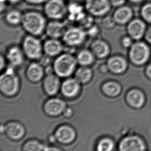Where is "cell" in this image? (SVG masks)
Wrapping results in <instances>:
<instances>
[{
	"mask_svg": "<svg viewBox=\"0 0 151 151\" xmlns=\"http://www.w3.org/2000/svg\"><path fill=\"white\" fill-rule=\"evenodd\" d=\"M49 140L51 143H54L55 142H56V141H57V139L56 138L55 135L50 136L49 138Z\"/></svg>",
	"mask_w": 151,
	"mask_h": 151,
	"instance_id": "40",
	"label": "cell"
},
{
	"mask_svg": "<svg viewBox=\"0 0 151 151\" xmlns=\"http://www.w3.org/2000/svg\"><path fill=\"white\" fill-rule=\"evenodd\" d=\"M109 1L111 6L119 7L120 6H123L126 0H109Z\"/></svg>",
	"mask_w": 151,
	"mask_h": 151,
	"instance_id": "33",
	"label": "cell"
},
{
	"mask_svg": "<svg viewBox=\"0 0 151 151\" xmlns=\"http://www.w3.org/2000/svg\"><path fill=\"white\" fill-rule=\"evenodd\" d=\"M19 84V79L12 66L7 68L0 77L1 91L7 96H12L16 94L18 91Z\"/></svg>",
	"mask_w": 151,
	"mask_h": 151,
	"instance_id": "3",
	"label": "cell"
},
{
	"mask_svg": "<svg viewBox=\"0 0 151 151\" xmlns=\"http://www.w3.org/2000/svg\"><path fill=\"white\" fill-rule=\"evenodd\" d=\"M78 63L77 59L71 54L64 53L54 61V71L59 77H68L73 73Z\"/></svg>",
	"mask_w": 151,
	"mask_h": 151,
	"instance_id": "2",
	"label": "cell"
},
{
	"mask_svg": "<svg viewBox=\"0 0 151 151\" xmlns=\"http://www.w3.org/2000/svg\"><path fill=\"white\" fill-rule=\"evenodd\" d=\"M147 74L149 76L150 78H151V65H150L147 68Z\"/></svg>",
	"mask_w": 151,
	"mask_h": 151,
	"instance_id": "43",
	"label": "cell"
},
{
	"mask_svg": "<svg viewBox=\"0 0 151 151\" xmlns=\"http://www.w3.org/2000/svg\"><path fill=\"white\" fill-rule=\"evenodd\" d=\"M127 99L129 103L135 107H141L145 102V96L139 90H132L127 94Z\"/></svg>",
	"mask_w": 151,
	"mask_h": 151,
	"instance_id": "24",
	"label": "cell"
},
{
	"mask_svg": "<svg viewBox=\"0 0 151 151\" xmlns=\"http://www.w3.org/2000/svg\"><path fill=\"white\" fill-rule=\"evenodd\" d=\"M5 65V61L3 56H1V70L3 69V67Z\"/></svg>",
	"mask_w": 151,
	"mask_h": 151,
	"instance_id": "41",
	"label": "cell"
},
{
	"mask_svg": "<svg viewBox=\"0 0 151 151\" xmlns=\"http://www.w3.org/2000/svg\"><path fill=\"white\" fill-rule=\"evenodd\" d=\"M66 29L65 24L61 20H51L47 23L45 32L50 38L58 39L63 37Z\"/></svg>",
	"mask_w": 151,
	"mask_h": 151,
	"instance_id": "12",
	"label": "cell"
},
{
	"mask_svg": "<svg viewBox=\"0 0 151 151\" xmlns=\"http://www.w3.org/2000/svg\"><path fill=\"white\" fill-rule=\"evenodd\" d=\"M86 32L87 34V36H89L90 37H95L97 34L99 33V29L97 27L94 26H90L88 27V29L86 30Z\"/></svg>",
	"mask_w": 151,
	"mask_h": 151,
	"instance_id": "31",
	"label": "cell"
},
{
	"mask_svg": "<svg viewBox=\"0 0 151 151\" xmlns=\"http://www.w3.org/2000/svg\"><path fill=\"white\" fill-rule=\"evenodd\" d=\"M67 107L66 103L60 99L52 98L45 102L44 110L51 116H57L63 113Z\"/></svg>",
	"mask_w": 151,
	"mask_h": 151,
	"instance_id": "9",
	"label": "cell"
},
{
	"mask_svg": "<svg viewBox=\"0 0 151 151\" xmlns=\"http://www.w3.org/2000/svg\"><path fill=\"white\" fill-rule=\"evenodd\" d=\"M114 143L111 139L103 138L99 142L96 147L99 151H110L114 149Z\"/></svg>",
	"mask_w": 151,
	"mask_h": 151,
	"instance_id": "29",
	"label": "cell"
},
{
	"mask_svg": "<svg viewBox=\"0 0 151 151\" xmlns=\"http://www.w3.org/2000/svg\"><path fill=\"white\" fill-rule=\"evenodd\" d=\"M87 36V34L84 28L73 27L66 29L62 38L66 45L73 47L83 43Z\"/></svg>",
	"mask_w": 151,
	"mask_h": 151,
	"instance_id": "7",
	"label": "cell"
},
{
	"mask_svg": "<svg viewBox=\"0 0 151 151\" xmlns=\"http://www.w3.org/2000/svg\"><path fill=\"white\" fill-rule=\"evenodd\" d=\"M6 56L8 62L13 67L21 65L24 61L22 51L16 46L12 47L8 49Z\"/></svg>",
	"mask_w": 151,
	"mask_h": 151,
	"instance_id": "19",
	"label": "cell"
},
{
	"mask_svg": "<svg viewBox=\"0 0 151 151\" xmlns=\"http://www.w3.org/2000/svg\"><path fill=\"white\" fill-rule=\"evenodd\" d=\"M80 83L75 78H68L61 85L62 93L64 96L72 98L78 95L80 90Z\"/></svg>",
	"mask_w": 151,
	"mask_h": 151,
	"instance_id": "14",
	"label": "cell"
},
{
	"mask_svg": "<svg viewBox=\"0 0 151 151\" xmlns=\"http://www.w3.org/2000/svg\"><path fill=\"white\" fill-rule=\"evenodd\" d=\"M99 69H100L101 72H102L103 73H105L107 72L108 71L109 68H108L107 65L103 64L102 65H100Z\"/></svg>",
	"mask_w": 151,
	"mask_h": 151,
	"instance_id": "37",
	"label": "cell"
},
{
	"mask_svg": "<svg viewBox=\"0 0 151 151\" xmlns=\"http://www.w3.org/2000/svg\"><path fill=\"white\" fill-rule=\"evenodd\" d=\"M43 50L45 54L51 56L58 55L63 50V45L58 39L51 38L45 41Z\"/></svg>",
	"mask_w": 151,
	"mask_h": 151,
	"instance_id": "20",
	"label": "cell"
},
{
	"mask_svg": "<svg viewBox=\"0 0 151 151\" xmlns=\"http://www.w3.org/2000/svg\"><path fill=\"white\" fill-rule=\"evenodd\" d=\"M108 68L115 73H120L124 71L127 67V63L124 59L119 56L111 57L108 60Z\"/></svg>",
	"mask_w": 151,
	"mask_h": 151,
	"instance_id": "22",
	"label": "cell"
},
{
	"mask_svg": "<svg viewBox=\"0 0 151 151\" xmlns=\"http://www.w3.org/2000/svg\"><path fill=\"white\" fill-rule=\"evenodd\" d=\"M21 0H7V2L11 4H17L19 2H20Z\"/></svg>",
	"mask_w": 151,
	"mask_h": 151,
	"instance_id": "42",
	"label": "cell"
},
{
	"mask_svg": "<svg viewBox=\"0 0 151 151\" xmlns=\"http://www.w3.org/2000/svg\"><path fill=\"white\" fill-rule=\"evenodd\" d=\"M102 90L104 94L108 96H116L120 92L121 87L116 82H108L103 85Z\"/></svg>",
	"mask_w": 151,
	"mask_h": 151,
	"instance_id": "27",
	"label": "cell"
},
{
	"mask_svg": "<svg viewBox=\"0 0 151 151\" xmlns=\"http://www.w3.org/2000/svg\"><path fill=\"white\" fill-rule=\"evenodd\" d=\"M92 76V70L86 66H83L76 70L75 78L80 84H86L91 80Z\"/></svg>",
	"mask_w": 151,
	"mask_h": 151,
	"instance_id": "23",
	"label": "cell"
},
{
	"mask_svg": "<svg viewBox=\"0 0 151 151\" xmlns=\"http://www.w3.org/2000/svg\"><path fill=\"white\" fill-rule=\"evenodd\" d=\"M23 14L18 10H9L5 15V21L7 24L12 26L21 24Z\"/></svg>",
	"mask_w": 151,
	"mask_h": 151,
	"instance_id": "25",
	"label": "cell"
},
{
	"mask_svg": "<svg viewBox=\"0 0 151 151\" xmlns=\"http://www.w3.org/2000/svg\"><path fill=\"white\" fill-rule=\"evenodd\" d=\"M21 24L29 35L38 36L45 32L47 24L43 14L36 11H29L23 14Z\"/></svg>",
	"mask_w": 151,
	"mask_h": 151,
	"instance_id": "1",
	"label": "cell"
},
{
	"mask_svg": "<svg viewBox=\"0 0 151 151\" xmlns=\"http://www.w3.org/2000/svg\"><path fill=\"white\" fill-rule=\"evenodd\" d=\"M122 42L123 45L125 47H129L132 44V40L129 37H125Z\"/></svg>",
	"mask_w": 151,
	"mask_h": 151,
	"instance_id": "36",
	"label": "cell"
},
{
	"mask_svg": "<svg viewBox=\"0 0 151 151\" xmlns=\"http://www.w3.org/2000/svg\"><path fill=\"white\" fill-rule=\"evenodd\" d=\"M90 48L94 56L100 58L106 57L110 51L108 44L103 40L100 39L94 40L91 43Z\"/></svg>",
	"mask_w": 151,
	"mask_h": 151,
	"instance_id": "18",
	"label": "cell"
},
{
	"mask_svg": "<svg viewBox=\"0 0 151 151\" xmlns=\"http://www.w3.org/2000/svg\"><path fill=\"white\" fill-rule=\"evenodd\" d=\"M4 133L6 136L12 140H19L24 135V127L20 123L10 122L4 126Z\"/></svg>",
	"mask_w": 151,
	"mask_h": 151,
	"instance_id": "13",
	"label": "cell"
},
{
	"mask_svg": "<svg viewBox=\"0 0 151 151\" xmlns=\"http://www.w3.org/2000/svg\"><path fill=\"white\" fill-rule=\"evenodd\" d=\"M74 1H76V2H80L81 1H82V0H73Z\"/></svg>",
	"mask_w": 151,
	"mask_h": 151,
	"instance_id": "45",
	"label": "cell"
},
{
	"mask_svg": "<svg viewBox=\"0 0 151 151\" xmlns=\"http://www.w3.org/2000/svg\"><path fill=\"white\" fill-rule=\"evenodd\" d=\"M145 37L148 42L151 43V27L147 29L145 34Z\"/></svg>",
	"mask_w": 151,
	"mask_h": 151,
	"instance_id": "38",
	"label": "cell"
},
{
	"mask_svg": "<svg viewBox=\"0 0 151 151\" xmlns=\"http://www.w3.org/2000/svg\"><path fill=\"white\" fill-rule=\"evenodd\" d=\"M94 54L91 51L83 50L78 54L76 59L78 63L83 66H87L92 64L94 60Z\"/></svg>",
	"mask_w": 151,
	"mask_h": 151,
	"instance_id": "26",
	"label": "cell"
},
{
	"mask_svg": "<svg viewBox=\"0 0 151 151\" xmlns=\"http://www.w3.org/2000/svg\"><path fill=\"white\" fill-rule=\"evenodd\" d=\"M54 71V68H52L51 66L50 65H47L46 66V68H45V71L47 74H50L52 73V72Z\"/></svg>",
	"mask_w": 151,
	"mask_h": 151,
	"instance_id": "39",
	"label": "cell"
},
{
	"mask_svg": "<svg viewBox=\"0 0 151 151\" xmlns=\"http://www.w3.org/2000/svg\"><path fill=\"white\" fill-rule=\"evenodd\" d=\"M133 17V11L127 6L119 7L113 14L112 19L114 22L119 24H124L129 22Z\"/></svg>",
	"mask_w": 151,
	"mask_h": 151,
	"instance_id": "16",
	"label": "cell"
},
{
	"mask_svg": "<svg viewBox=\"0 0 151 151\" xmlns=\"http://www.w3.org/2000/svg\"><path fill=\"white\" fill-rule=\"evenodd\" d=\"M119 147L121 151H140L145 149L143 141L136 136L125 138L121 142Z\"/></svg>",
	"mask_w": 151,
	"mask_h": 151,
	"instance_id": "11",
	"label": "cell"
},
{
	"mask_svg": "<svg viewBox=\"0 0 151 151\" xmlns=\"http://www.w3.org/2000/svg\"><path fill=\"white\" fill-rule=\"evenodd\" d=\"M145 30V23L140 19H135L129 23L127 31L133 38L139 39L143 36Z\"/></svg>",
	"mask_w": 151,
	"mask_h": 151,
	"instance_id": "17",
	"label": "cell"
},
{
	"mask_svg": "<svg viewBox=\"0 0 151 151\" xmlns=\"http://www.w3.org/2000/svg\"><path fill=\"white\" fill-rule=\"evenodd\" d=\"M60 82L59 76L53 73L47 74L43 81V88L47 94L54 96L59 91Z\"/></svg>",
	"mask_w": 151,
	"mask_h": 151,
	"instance_id": "15",
	"label": "cell"
},
{
	"mask_svg": "<svg viewBox=\"0 0 151 151\" xmlns=\"http://www.w3.org/2000/svg\"><path fill=\"white\" fill-rule=\"evenodd\" d=\"M141 14L144 20L151 23V3L145 4L141 9Z\"/></svg>",
	"mask_w": 151,
	"mask_h": 151,
	"instance_id": "30",
	"label": "cell"
},
{
	"mask_svg": "<svg viewBox=\"0 0 151 151\" xmlns=\"http://www.w3.org/2000/svg\"><path fill=\"white\" fill-rule=\"evenodd\" d=\"M149 56V50L143 42H137L132 46L130 51L132 60L137 65L145 63Z\"/></svg>",
	"mask_w": 151,
	"mask_h": 151,
	"instance_id": "8",
	"label": "cell"
},
{
	"mask_svg": "<svg viewBox=\"0 0 151 151\" xmlns=\"http://www.w3.org/2000/svg\"><path fill=\"white\" fill-rule=\"evenodd\" d=\"M51 61L50 56L47 54L45 55H42L41 57L39 59V63L42 66H47L49 65Z\"/></svg>",
	"mask_w": 151,
	"mask_h": 151,
	"instance_id": "32",
	"label": "cell"
},
{
	"mask_svg": "<svg viewBox=\"0 0 151 151\" xmlns=\"http://www.w3.org/2000/svg\"><path fill=\"white\" fill-rule=\"evenodd\" d=\"M42 65L40 63H31L27 68V75L29 80L33 82H39L44 75V70Z\"/></svg>",
	"mask_w": 151,
	"mask_h": 151,
	"instance_id": "21",
	"label": "cell"
},
{
	"mask_svg": "<svg viewBox=\"0 0 151 151\" xmlns=\"http://www.w3.org/2000/svg\"><path fill=\"white\" fill-rule=\"evenodd\" d=\"M45 146L37 140H29L23 145V150L25 151H45Z\"/></svg>",
	"mask_w": 151,
	"mask_h": 151,
	"instance_id": "28",
	"label": "cell"
},
{
	"mask_svg": "<svg viewBox=\"0 0 151 151\" xmlns=\"http://www.w3.org/2000/svg\"><path fill=\"white\" fill-rule=\"evenodd\" d=\"M63 114V116L65 117L70 118L73 115V109L70 107H66L65 110H64Z\"/></svg>",
	"mask_w": 151,
	"mask_h": 151,
	"instance_id": "35",
	"label": "cell"
},
{
	"mask_svg": "<svg viewBox=\"0 0 151 151\" xmlns=\"http://www.w3.org/2000/svg\"><path fill=\"white\" fill-rule=\"evenodd\" d=\"M130 1L133 3H140V2H142L143 0H129Z\"/></svg>",
	"mask_w": 151,
	"mask_h": 151,
	"instance_id": "44",
	"label": "cell"
},
{
	"mask_svg": "<svg viewBox=\"0 0 151 151\" xmlns=\"http://www.w3.org/2000/svg\"><path fill=\"white\" fill-rule=\"evenodd\" d=\"M48 0H25V1L28 4L32 5H40V4H45V2H47Z\"/></svg>",
	"mask_w": 151,
	"mask_h": 151,
	"instance_id": "34",
	"label": "cell"
},
{
	"mask_svg": "<svg viewBox=\"0 0 151 151\" xmlns=\"http://www.w3.org/2000/svg\"><path fill=\"white\" fill-rule=\"evenodd\" d=\"M112 6L109 0H85L84 8L91 16L100 18L110 12Z\"/></svg>",
	"mask_w": 151,
	"mask_h": 151,
	"instance_id": "5",
	"label": "cell"
},
{
	"mask_svg": "<svg viewBox=\"0 0 151 151\" xmlns=\"http://www.w3.org/2000/svg\"><path fill=\"white\" fill-rule=\"evenodd\" d=\"M44 12L50 20H61L67 14V5L63 0H48L44 4Z\"/></svg>",
	"mask_w": 151,
	"mask_h": 151,
	"instance_id": "4",
	"label": "cell"
},
{
	"mask_svg": "<svg viewBox=\"0 0 151 151\" xmlns=\"http://www.w3.org/2000/svg\"><path fill=\"white\" fill-rule=\"evenodd\" d=\"M57 141L63 144L71 143L76 138V131L73 127L67 125L59 127L55 131V134Z\"/></svg>",
	"mask_w": 151,
	"mask_h": 151,
	"instance_id": "10",
	"label": "cell"
},
{
	"mask_svg": "<svg viewBox=\"0 0 151 151\" xmlns=\"http://www.w3.org/2000/svg\"><path fill=\"white\" fill-rule=\"evenodd\" d=\"M23 51L32 59H39L42 56V46L36 36L29 35L25 37L22 44Z\"/></svg>",
	"mask_w": 151,
	"mask_h": 151,
	"instance_id": "6",
	"label": "cell"
}]
</instances>
